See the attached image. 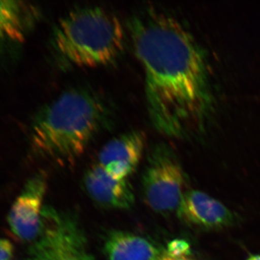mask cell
I'll use <instances>...</instances> for the list:
<instances>
[{"label": "cell", "instance_id": "obj_12", "mask_svg": "<svg viewBox=\"0 0 260 260\" xmlns=\"http://www.w3.org/2000/svg\"><path fill=\"white\" fill-rule=\"evenodd\" d=\"M14 255V246L7 239H0V260H12Z\"/></svg>", "mask_w": 260, "mask_h": 260}, {"label": "cell", "instance_id": "obj_10", "mask_svg": "<svg viewBox=\"0 0 260 260\" xmlns=\"http://www.w3.org/2000/svg\"><path fill=\"white\" fill-rule=\"evenodd\" d=\"M104 252L109 260H157L162 251L146 238L115 231L106 238Z\"/></svg>", "mask_w": 260, "mask_h": 260}, {"label": "cell", "instance_id": "obj_7", "mask_svg": "<svg viewBox=\"0 0 260 260\" xmlns=\"http://www.w3.org/2000/svg\"><path fill=\"white\" fill-rule=\"evenodd\" d=\"M177 214L181 220L205 230H221L234 225L236 217L226 206L206 193H184Z\"/></svg>", "mask_w": 260, "mask_h": 260}, {"label": "cell", "instance_id": "obj_2", "mask_svg": "<svg viewBox=\"0 0 260 260\" xmlns=\"http://www.w3.org/2000/svg\"><path fill=\"white\" fill-rule=\"evenodd\" d=\"M107 116L102 99L84 89L67 90L34 116L32 148L62 164L75 162L100 131Z\"/></svg>", "mask_w": 260, "mask_h": 260}, {"label": "cell", "instance_id": "obj_15", "mask_svg": "<svg viewBox=\"0 0 260 260\" xmlns=\"http://www.w3.org/2000/svg\"><path fill=\"white\" fill-rule=\"evenodd\" d=\"M246 260H260V254H253L249 256Z\"/></svg>", "mask_w": 260, "mask_h": 260}, {"label": "cell", "instance_id": "obj_14", "mask_svg": "<svg viewBox=\"0 0 260 260\" xmlns=\"http://www.w3.org/2000/svg\"><path fill=\"white\" fill-rule=\"evenodd\" d=\"M27 260H76L74 259H70V258L61 257V256H58V257H38V256H31Z\"/></svg>", "mask_w": 260, "mask_h": 260}, {"label": "cell", "instance_id": "obj_4", "mask_svg": "<svg viewBox=\"0 0 260 260\" xmlns=\"http://www.w3.org/2000/svg\"><path fill=\"white\" fill-rule=\"evenodd\" d=\"M185 177L174 153L158 145L149 155L143 177V192L150 209L161 215L177 211L184 196Z\"/></svg>", "mask_w": 260, "mask_h": 260}, {"label": "cell", "instance_id": "obj_1", "mask_svg": "<svg viewBox=\"0 0 260 260\" xmlns=\"http://www.w3.org/2000/svg\"><path fill=\"white\" fill-rule=\"evenodd\" d=\"M135 55L145 75L150 122L172 138L204 133L215 109L206 54L177 18L156 10L130 23Z\"/></svg>", "mask_w": 260, "mask_h": 260}, {"label": "cell", "instance_id": "obj_11", "mask_svg": "<svg viewBox=\"0 0 260 260\" xmlns=\"http://www.w3.org/2000/svg\"><path fill=\"white\" fill-rule=\"evenodd\" d=\"M165 251L174 256H188L191 254V246L184 239H175L168 244Z\"/></svg>", "mask_w": 260, "mask_h": 260}, {"label": "cell", "instance_id": "obj_13", "mask_svg": "<svg viewBox=\"0 0 260 260\" xmlns=\"http://www.w3.org/2000/svg\"><path fill=\"white\" fill-rule=\"evenodd\" d=\"M157 260H195L190 256H174L168 254L165 251H162L161 254Z\"/></svg>", "mask_w": 260, "mask_h": 260}, {"label": "cell", "instance_id": "obj_9", "mask_svg": "<svg viewBox=\"0 0 260 260\" xmlns=\"http://www.w3.org/2000/svg\"><path fill=\"white\" fill-rule=\"evenodd\" d=\"M84 185L91 199L104 208L126 210L134 205V193L127 179L114 177L99 164L88 169Z\"/></svg>", "mask_w": 260, "mask_h": 260}, {"label": "cell", "instance_id": "obj_5", "mask_svg": "<svg viewBox=\"0 0 260 260\" xmlns=\"http://www.w3.org/2000/svg\"><path fill=\"white\" fill-rule=\"evenodd\" d=\"M28 2L0 0V65L11 64L40 18Z\"/></svg>", "mask_w": 260, "mask_h": 260}, {"label": "cell", "instance_id": "obj_3", "mask_svg": "<svg viewBox=\"0 0 260 260\" xmlns=\"http://www.w3.org/2000/svg\"><path fill=\"white\" fill-rule=\"evenodd\" d=\"M124 30L115 15L97 7L70 12L53 30L54 51L65 62L80 68L104 66L119 56Z\"/></svg>", "mask_w": 260, "mask_h": 260}, {"label": "cell", "instance_id": "obj_6", "mask_svg": "<svg viewBox=\"0 0 260 260\" xmlns=\"http://www.w3.org/2000/svg\"><path fill=\"white\" fill-rule=\"evenodd\" d=\"M47 187L46 174H36L27 181L12 205L8 213V225L12 233L22 242L32 244L40 234Z\"/></svg>", "mask_w": 260, "mask_h": 260}, {"label": "cell", "instance_id": "obj_8", "mask_svg": "<svg viewBox=\"0 0 260 260\" xmlns=\"http://www.w3.org/2000/svg\"><path fill=\"white\" fill-rule=\"evenodd\" d=\"M145 146L144 133L133 131L121 135L103 147L97 164L114 177L127 179L139 165Z\"/></svg>", "mask_w": 260, "mask_h": 260}]
</instances>
